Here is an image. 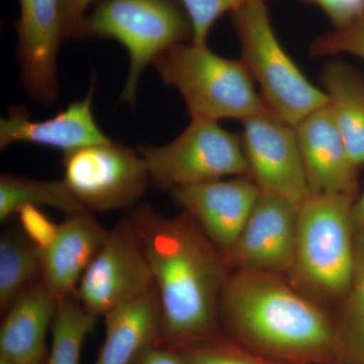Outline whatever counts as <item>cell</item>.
<instances>
[{"instance_id": "obj_14", "label": "cell", "mask_w": 364, "mask_h": 364, "mask_svg": "<svg viewBox=\"0 0 364 364\" xmlns=\"http://www.w3.org/2000/svg\"><path fill=\"white\" fill-rule=\"evenodd\" d=\"M296 133L311 195L353 196L356 167L329 102L305 117Z\"/></svg>"}, {"instance_id": "obj_12", "label": "cell", "mask_w": 364, "mask_h": 364, "mask_svg": "<svg viewBox=\"0 0 364 364\" xmlns=\"http://www.w3.org/2000/svg\"><path fill=\"white\" fill-rule=\"evenodd\" d=\"M16 59L23 90L41 105L59 100L58 56L65 39L62 0H18Z\"/></svg>"}, {"instance_id": "obj_16", "label": "cell", "mask_w": 364, "mask_h": 364, "mask_svg": "<svg viewBox=\"0 0 364 364\" xmlns=\"http://www.w3.org/2000/svg\"><path fill=\"white\" fill-rule=\"evenodd\" d=\"M109 230L90 212L68 215L51 245L42 252L41 280L59 301L76 296L79 282L104 246Z\"/></svg>"}, {"instance_id": "obj_7", "label": "cell", "mask_w": 364, "mask_h": 364, "mask_svg": "<svg viewBox=\"0 0 364 364\" xmlns=\"http://www.w3.org/2000/svg\"><path fill=\"white\" fill-rule=\"evenodd\" d=\"M151 182L164 189L249 176L241 140L218 122L191 119L176 140L162 146H139Z\"/></svg>"}, {"instance_id": "obj_2", "label": "cell", "mask_w": 364, "mask_h": 364, "mask_svg": "<svg viewBox=\"0 0 364 364\" xmlns=\"http://www.w3.org/2000/svg\"><path fill=\"white\" fill-rule=\"evenodd\" d=\"M220 320L239 344L293 364L342 356L338 328L282 275L234 272L223 289Z\"/></svg>"}, {"instance_id": "obj_8", "label": "cell", "mask_w": 364, "mask_h": 364, "mask_svg": "<svg viewBox=\"0 0 364 364\" xmlns=\"http://www.w3.org/2000/svg\"><path fill=\"white\" fill-rule=\"evenodd\" d=\"M62 165V181L90 213L134 208L150 186L143 157L112 140L68 151Z\"/></svg>"}, {"instance_id": "obj_10", "label": "cell", "mask_w": 364, "mask_h": 364, "mask_svg": "<svg viewBox=\"0 0 364 364\" xmlns=\"http://www.w3.org/2000/svg\"><path fill=\"white\" fill-rule=\"evenodd\" d=\"M241 142L249 176L261 191L299 208L311 196L296 128L272 112L249 117Z\"/></svg>"}, {"instance_id": "obj_30", "label": "cell", "mask_w": 364, "mask_h": 364, "mask_svg": "<svg viewBox=\"0 0 364 364\" xmlns=\"http://www.w3.org/2000/svg\"><path fill=\"white\" fill-rule=\"evenodd\" d=\"M133 364H188L181 352L161 341L153 342L135 359Z\"/></svg>"}, {"instance_id": "obj_29", "label": "cell", "mask_w": 364, "mask_h": 364, "mask_svg": "<svg viewBox=\"0 0 364 364\" xmlns=\"http://www.w3.org/2000/svg\"><path fill=\"white\" fill-rule=\"evenodd\" d=\"M93 0H62V16L65 39H80L83 37V26L86 11Z\"/></svg>"}, {"instance_id": "obj_18", "label": "cell", "mask_w": 364, "mask_h": 364, "mask_svg": "<svg viewBox=\"0 0 364 364\" xmlns=\"http://www.w3.org/2000/svg\"><path fill=\"white\" fill-rule=\"evenodd\" d=\"M105 337L95 364H133L160 339L161 311L156 289L105 316Z\"/></svg>"}, {"instance_id": "obj_6", "label": "cell", "mask_w": 364, "mask_h": 364, "mask_svg": "<svg viewBox=\"0 0 364 364\" xmlns=\"http://www.w3.org/2000/svg\"><path fill=\"white\" fill-rule=\"evenodd\" d=\"M188 35V14L172 0H100L86 16L83 26V37L117 41L130 55L121 102L132 107L145 69Z\"/></svg>"}, {"instance_id": "obj_15", "label": "cell", "mask_w": 364, "mask_h": 364, "mask_svg": "<svg viewBox=\"0 0 364 364\" xmlns=\"http://www.w3.org/2000/svg\"><path fill=\"white\" fill-rule=\"evenodd\" d=\"M95 78L86 97L72 102L65 111L45 121H33L23 107H13L0 121V148L16 143H30L63 151L109 142L93 116Z\"/></svg>"}, {"instance_id": "obj_23", "label": "cell", "mask_w": 364, "mask_h": 364, "mask_svg": "<svg viewBox=\"0 0 364 364\" xmlns=\"http://www.w3.org/2000/svg\"><path fill=\"white\" fill-rule=\"evenodd\" d=\"M345 299L343 322L338 329L342 358L352 364H364V227L356 230L355 260Z\"/></svg>"}, {"instance_id": "obj_17", "label": "cell", "mask_w": 364, "mask_h": 364, "mask_svg": "<svg viewBox=\"0 0 364 364\" xmlns=\"http://www.w3.org/2000/svg\"><path fill=\"white\" fill-rule=\"evenodd\" d=\"M59 303L41 279L26 287L4 312L0 359L20 364L45 360L46 338Z\"/></svg>"}, {"instance_id": "obj_25", "label": "cell", "mask_w": 364, "mask_h": 364, "mask_svg": "<svg viewBox=\"0 0 364 364\" xmlns=\"http://www.w3.org/2000/svg\"><path fill=\"white\" fill-rule=\"evenodd\" d=\"M191 25V42L207 44L208 33L225 14H233L253 2L267 0H179Z\"/></svg>"}, {"instance_id": "obj_5", "label": "cell", "mask_w": 364, "mask_h": 364, "mask_svg": "<svg viewBox=\"0 0 364 364\" xmlns=\"http://www.w3.org/2000/svg\"><path fill=\"white\" fill-rule=\"evenodd\" d=\"M232 21L240 41L241 60L275 117L296 128L309 114L328 105L325 91L310 82L280 44L267 2L242 7L232 14Z\"/></svg>"}, {"instance_id": "obj_3", "label": "cell", "mask_w": 364, "mask_h": 364, "mask_svg": "<svg viewBox=\"0 0 364 364\" xmlns=\"http://www.w3.org/2000/svg\"><path fill=\"white\" fill-rule=\"evenodd\" d=\"M153 66L164 85L181 92L191 119L243 122L270 112L243 61L224 58L207 44L174 46Z\"/></svg>"}, {"instance_id": "obj_20", "label": "cell", "mask_w": 364, "mask_h": 364, "mask_svg": "<svg viewBox=\"0 0 364 364\" xmlns=\"http://www.w3.org/2000/svg\"><path fill=\"white\" fill-rule=\"evenodd\" d=\"M26 205L57 208L68 215L88 212L74 198L63 181H41L16 174H1L0 221L6 222Z\"/></svg>"}, {"instance_id": "obj_24", "label": "cell", "mask_w": 364, "mask_h": 364, "mask_svg": "<svg viewBox=\"0 0 364 364\" xmlns=\"http://www.w3.org/2000/svg\"><path fill=\"white\" fill-rule=\"evenodd\" d=\"M178 351L188 364H293L267 358L218 335Z\"/></svg>"}, {"instance_id": "obj_32", "label": "cell", "mask_w": 364, "mask_h": 364, "mask_svg": "<svg viewBox=\"0 0 364 364\" xmlns=\"http://www.w3.org/2000/svg\"><path fill=\"white\" fill-rule=\"evenodd\" d=\"M45 360L43 361H38V363H25V364H45ZM0 364H20V363H9V361L4 360V359H0Z\"/></svg>"}, {"instance_id": "obj_27", "label": "cell", "mask_w": 364, "mask_h": 364, "mask_svg": "<svg viewBox=\"0 0 364 364\" xmlns=\"http://www.w3.org/2000/svg\"><path fill=\"white\" fill-rule=\"evenodd\" d=\"M16 215L20 221L21 230L26 238L39 249L41 253L44 252L56 238L59 225L53 223L35 205H23Z\"/></svg>"}, {"instance_id": "obj_9", "label": "cell", "mask_w": 364, "mask_h": 364, "mask_svg": "<svg viewBox=\"0 0 364 364\" xmlns=\"http://www.w3.org/2000/svg\"><path fill=\"white\" fill-rule=\"evenodd\" d=\"M152 270L130 215L109 230L97 257L79 282L77 298L95 317L154 289Z\"/></svg>"}, {"instance_id": "obj_11", "label": "cell", "mask_w": 364, "mask_h": 364, "mask_svg": "<svg viewBox=\"0 0 364 364\" xmlns=\"http://www.w3.org/2000/svg\"><path fill=\"white\" fill-rule=\"evenodd\" d=\"M298 213L293 203L261 191L238 239L223 252L230 269L279 275L291 272L296 261Z\"/></svg>"}, {"instance_id": "obj_31", "label": "cell", "mask_w": 364, "mask_h": 364, "mask_svg": "<svg viewBox=\"0 0 364 364\" xmlns=\"http://www.w3.org/2000/svg\"><path fill=\"white\" fill-rule=\"evenodd\" d=\"M353 221L356 230L364 227V191L358 202L353 205Z\"/></svg>"}, {"instance_id": "obj_22", "label": "cell", "mask_w": 364, "mask_h": 364, "mask_svg": "<svg viewBox=\"0 0 364 364\" xmlns=\"http://www.w3.org/2000/svg\"><path fill=\"white\" fill-rule=\"evenodd\" d=\"M97 320L85 310L77 296L60 301L53 323L51 351L45 364H80L83 344Z\"/></svg>"}, {"instance_id": "obj_4", "label": "cell", "mask_w": 364, "mask_h": 364, "mask_svg": "<svg viewBox=\"0 0 364 364\" xmlns=\"http://www.w3.org/2000/svg\"><path fill=\"white\" fill-rule=\"evenodd\" d=\"M353 198L311 195L298 213L293 272L299 284L327 299H343L350 289L355 260Z\"/></svg>"}, {"instance_id": "obj_26", "label": "cell", "mask_w": 364, "mask_h": 364, "mask_svg": "<svg viewBox=\"0 0 364 364\" xmlns=\"http://www.w3.org/2000/svg\"><path fill=\"white\" fill-rule=\"evenodd\" d=\"M342 53L364 60V14L348 25L324 33L311 46L314 57L333 56Z\"/></svg>"}, {"instance_id": "obj_28", "label": "cell", "mask_w": 364, "mask_h": 364, "mask_svg": "<svg viewBox=\"0 0 364 364\" xmlns=\"http://www.w3.org/2000/svg\"><path fill=\"white\" fill-rule=\"evenodd\" d=\"M324 11L335 28L348 25L364 14V0H306Z\"/></svg>"}, {"instance_id": "obj_1", "label": "cell", "mask_w": 364, "mask_h": 364, "mask_svg": "<svg viewBox=\"0 0 364 364\" xmlns=\"http://www.w3.org/2000/svg\"><path fill=\"white\" fill-rule=\"evenodd\" d=\"M152 270L163 344L181 350L215 336L230 268L222 251L182 212L164 217L149 205L130 215Z\"/></svg>"}, {"instance_id": "obj_13", "label": "cell", "mask_w": 364, "mask_h": 364, "mask_svg": "<svg viewBox=\"0 0 364 364\" xmlns=\"http://www.w3.org/2000/svg\"><path fill=\"white\" fill-rule=\"evenodd\" d=\"M261 189L249 176L217 179L172 189L173 202L195 220L223 252L234 245Z\"/></svg>"}, {"instance_id": "obj_21", "label": "cell", "mask_w": 364, "mask_h": 364, "mask_svg": "<svg viewBox=\"0 0 364 364\" xmlns=\"http://www.w3.org/2000/svg\"><path fill=\"white\" fill-rule=\"evenodd\" d=\"M42 273V254L23 231L9 229L0 239V308L14 299Z\"/></svg>"}, {"instance_id": "obj_19", "label": "cell", "mask_w": 364, "mask_h": 364, "mask_svg": "<svg viewBox=\"0 0 364 364\" xmlns=\"http://www.w3.org/2000/svg\"><path fill=\"white\" fill-rule=\"evenodd\" d=\"M321 82L354 166L364 164V83L350 67L330 61Z\"/></svg>"}]
</instances>
